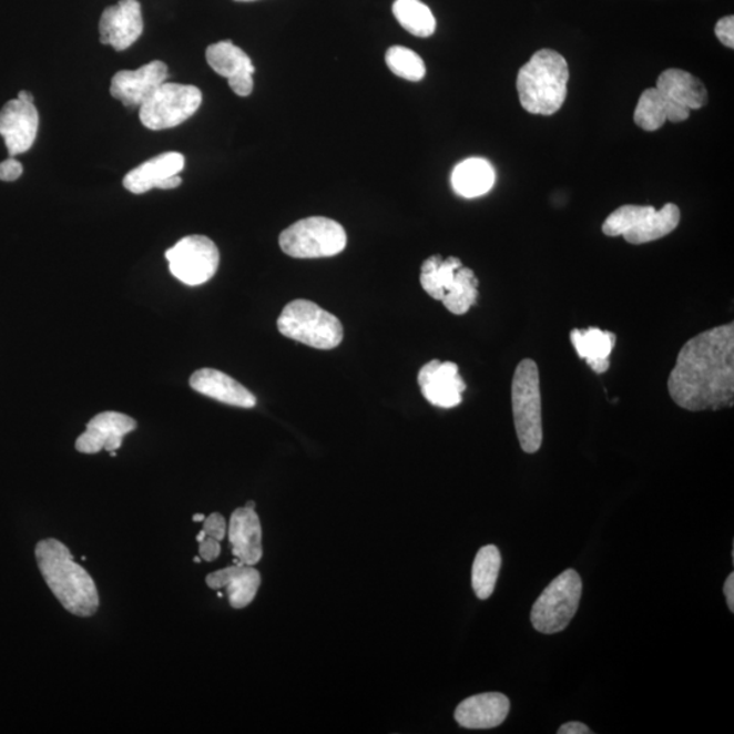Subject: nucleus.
Wrapping results in <instances>:
<instances>
[{"label":"nucleus","mask_w":734,"mask_h":734,"mask_svg":"<svg viewBox=\"0 0 734 734\" xmlns=\"http://www.w3.org/2000/svg\"><path fill=\"white\" fill-rule=\"evenodd\" d=\"M511 406L521 449L529 455L537 453L543 442V418L540 373L533 359H523L517 366L511 383Z\"/></svg>","instance_id":"39448f33"},{"label":"nucleus","mask_w":734,"mask_h":734,"mask_svg":"<svg viewBox=\"0 0 734 734\" xmlns=\"http://www.w3.org/2000/svg\"><path fill=\"white\" fill-rule=\"evenodd\" d=\"M23 167L20 161H17L14 156H10L9 160L0 162V180L2 182H16V180L21 177Z\"/></svg>","instance_id":"2f4dec72"},{"label":"nucleus","mask_w":734,"mask_h":734,"mask_svg":"<svg viewBox=\"0 0 734 734\" xmlns=\"http://www.w3.org/2000/svg\"><path fill=\"white\" fill-rule=\"evenodd\" d=\"M206 538H207V533L202 531L201 533L197 534L196 540L198 541V543H201V541H203Z\"/></svg>","instance_id":"58836bf2"},{"label":"nucleus","mask_w":734,"mask_h":734,"mask_svg":"<svg viewBox=\"0 0 734 734\" xmlns=\"http://www.w3.org/2000/svg\"><path fill=\"white\" fill-rule=\"evenodd\" d=\"M510 710L508 696L487 692L468 697L456 708L455 718L467 730H492L503 724Z\"/></svg>","instance_id":"a211bd4d"},{"label":"nucleus","mask_w":734,"mask_h":734,"mask_svg":"<svg viewBox=\"0 0 734 734\" xmlns=\"http://www.w3.org/2000/svg\"><path fill=\"white\" fill-rule=\"evenodd\" d=\"M245 507H246V508H249V509H255V508H256V503H255L254 501H249L248 503L245 504Z\"/></svg>","instance_id":"ea45409f"},{"label":"nucleus","mask_w":734,"mask_h":734,"mask_svg":"<svg viewBox=\"0 0 734 734\" xmlns=\"http://www.w3.org/2000/svg\"><path fill=\"white\" fill-rule=\"evenodd\" d=\"M689 108L666 99L657 88L645 90L638 101L634 122L645 131H657L666 122L682 123L690 118Z\"/></svg>","instance_id":"4be33fe9"},{"label":"nucleus","mask_w":734,"mask_h":734,"mask_svg":"<svg viewBox=\"0 0 734 734\" xmlns=\"http://www.w3.org/2000/svg\"><path fill=\"white\" fill-rule=\"evenodd\" d=\"M18 100L28 102V104H33L34 101L33 95L29 92H20V94H18Z\"/></svg>","instance_id":"e433bc0d"},{"label":"nucleus","mask_w":734,"mask_h":734,"mask_svg":"<svg viewBox=\"0 0 734 734\" xmlns=\"http://www.w3.org/2000/svg\"><path fill=\"white\" fill-rule=\"evenodd\" d=\"M228 86H231L233 92L239 95V98H248L252 90H254V75L243 74L232 78V80H228Z\"/></svg>","instance_id":"473e14b6"},{"label":"nucleus","mask_w":734,"mask_h":734,"mask_svg":"<svg viewBox=\"0 0 734 734\" xmlns=\"http://www.w3.org/2000/svg\"><path fill=\"white\" fill-rule=\"evenodd\" d=\"M194 562H195V563H201V562H202V558H201V557H196V558L194 559Z\"/></svg>","instance_id":"a19ab883"},{"label":"nucleus","mask_w":734,"mask_h":734,"mask_svg":"<svg viewBox=\"0 0 734 734\" xmlns=\"http://www.w3.org/2000/svg\"><path fill=\"white\" fill-rule=\"evenodd\" d=\"M420 285L431 298L441 300L453 315H466L477 304L479 281L460 258L435 255L420 268Z\"/></svg>","instance_id":"20e7f679"},{"label":"nucleus","mask_w":734,"mask_h":734,"mask_svg":"<svg viewBox=\"0 0 734 734\" xmlns=\"http://www.w3.org/2000/svg\"><path fill=\"white\" fill-rule=\"evenodd\" d=\"M233 555L241 562L255 565L263 557L262 523L255 509L239 508L233 511L228 526Z\"/></svg>","instance_id":"aec40b11"},{"label":"nucleus","mask_w":734,"mask_h":734,"mask_svg":"<svg viewBox=\"0 0 734 734\" xmlns=\"http://www.w3.org/2000/svg\"><path fill=\"white\" fill-rule=\"evenodd\" d=\"M201 90L192 85L165 82L140 108L144 128L161 131L177 128L201 108Z\"/></svg>","instance_id":"9d476101"},{"label":"nucleus","mask_w":734,"mask_h":734,"mask_svg":"<svg viewBox=\"0 0 734 734\" xmlns=\"http://www.w3.org/2000/svg\"><path fill=\"white\" fill-rule=\"evenodd\" d=\"M198 553H201V558L203 561L206 562H213L215 561L216 558L220 557L221 553V544L220 541L207 537L203 541H201V546H198Z\"/></svg>","instance_id":"72a5a7b5"},{"label":"nucleus","mask_w":734,"mask_h":734,"mask_svg":"<svg viewBox=\"0 0 734 734\" xmlns=\"http://www.w3.org/2000/svg\"><path fill=\"white\" fill-rule=\"evenodd\" d=\"M166 261L174 278L184 285L198 286L216 274L220 251L206 236H188L166 251Z\"/></svg>","instance_id":"9b49d317"},{"label":"nucleus","mask_w":734,"mask_h":734,"mask_svg":"<svg viewBox=\"0 0 734 734\" xmlns=\"http://www.w3.org/2000/svg\"><path fill=\"white\" fill-rule=\"evenodd\" d=\"M192 520H194L195 522H203L204 520H206V516H204V514H195V516H194V519H192Z\"/></svg>","instance_id":"4c0bfd02"},{"label":"nucleus","mask_w":734,"mask_h":734,"mask_svg":"<svg viewBox=\"0 0 734 734\" xmlns=\"http://www.w3.org/2000/svg\"><path fill=\"white\" fill-rule=\"evenodd\" d=\"M582 581L575 570H565L541 593L532 606L531 621L543 634L561 633L579 610Z\"/></svg>","instance_id":"1a4fd4ad"},{"label":"nucleus","mask_w":734,"mask_h":734,"mask_svg":"<svg viewBox=\"0 0 734 734\" xmlns=\"http://www.w3.org/2000/svg\"><path fill=\"white\" fill-rule=\"evenodd\" d=\"M278 329L286 338L318 350H333L345 335L338 317L308 299L288 303L278 318Z\"/></svg>","instance_id":"423d86ee"},{"label":"nucleus","mask_w":734,"mask_h":734,"mask_svg":"<svg viewBox=\"0 0 734 734\" xmlns=\"http://www.w3.org/2000/svg\"><path fill=\"white\" fill-rule=\"evenodd\" d=\"M661 93L676 104L692 110H701L708 102L705 85L689 71L670 69L659 77L657 86Z\"/></svg>","instance_id":"5701e85b"},{"label":"nucleus","mask_w":734,"mask_h":734,"mask_svg":"<svg viewBox=\"0 0 734 734\" xmlns=\"http://www.w3.org/2000/svg\"><path fill=\"white\" fill-rule=\"evenodd\" d=\"M167 65L160 60L143 65L137 70H122L112 78L111 94L113 99L130 108H141L143 102L167 80Z\"/></svg>","instance_id":"dca6fc26"},{"label":"nucleus","mask_w":734,"mask_h":734,"mask_svg":"<svg viewBox=\"0 0 734 734\" xmlns=\"http://www.w3.org/2000/svg\"><path fill=\"white\" fill-rule=\"evenodd\" d=\"M385 62L395 75L410 82L422 81L426 75V65L424 59L417 52L408 50L406 47L396 45L389 48Z\"/></svg>","instance_id":"c85d7f7f"},{"label":"nucleus","mask_w":734,"mask_h":734,"mask_svg":"<svg viewBox=\"0 0 734 734\" xmlns=\"http://www.w3.org/2000/svg\"><path fill=\"white\" fill-rule=\"evenodd\" d=\"M501 564V552L496 546H486L477 553L472 565V588L480 600L490 599L495 593Z\"/></svg>","instance_id":"bb28decb"},{"label":"nucleus","mask_w":734,"mask_h":734,"mask_svg":"<svg viewBox=\"0 0 734 734\" xmlns=\"http://www.w3.org/2000/svg\"><path fill=\"white\" fill-rule=\"evenodd\" d=\"M206 59L210 68L216 74L227 78V81L243 74L254 75L256 71L251 58L228 40L210 45L206 51Z\"/></svg>","instance_id":"a878e982"},{"label":"nucleus","mask_w":734,"mask_h":734,"mask_svg":"<svg viewBox=\"0 0 734 734\" xmlns=\"http://www.w3.org/2000/svg\"><path fill=\"white\" fill-rule=\"evenodd\" d=\"M135 419L129 415L106 411L95 415L86 426V431L78 437L75 449L80 453L95 455L101 450L116 452L123 438L136 429Z\"/></svg>","instance_id":"4468645a"},{"label":"nucleus","mask_w":734,"mask_h":734,"mask_svg":"<svg viewBox=\"0 0 734 734\" xmlns=\"http://www.w3.org/2000/svg\"><path fill=\"white\" fill-rule=\"evenodd\" d=\"M680 216V208L673 203L665 204L659 212L652 206L625 204L608 216L603 233L608 237L623 236L633 245L652 243L675 231Z\"/></svg>","instance_id":"0eeeda50"},{"label":"nucleus","mask_w":734,"mask_h":734,"mask_svg":"<svg viewBox=\"0 0 734 734\" xmlns=\"http://www.w3.org/2000/svg\"><path fill=\"white\" fill-rule=\"evenodd\" d=\"M672 400L684 410L718 411L734 399V325H720L691 338L667 378Z\"/></svg>","instance_id":"f257e3e1"},{"label":"nucleus","mask_w":734,"mask_h":734,"mask_svg":"<svg viewBox=\"0 0 734 734\" xmlns=\"http://www.w3.org/2000/svg\"><path fill=\"white\" fill-rule=\"evenodd\" d=\"M236 2H254V0H236Z\"/></svg>","instance_id":"79ce46f5"},{"label":"nucleus","mask_w":734,"mask_h":734,"mask_svg":"<svg viewBox=\"0 0 734 734\" xmlns=\"http://www.w3.org/2000/svg\"><path fill=\"white\" fill-rule=\"evenodd\" d=\"M496 183L495 167L483 159H468L455 167L452 186L457 195L478 197L486 195Z\"/></svg>","instance_id":"393cba45"},{"label":"nucleus","mask_w":734,"mask_h":734,"mask_svg":"<svg viewBox=\"0 0 734 734\" xmlns=\"http://www.w3.org/2000/svg\"><path fill=\"white\" fill-rule=\"evenodd\" d=\"M143 33L141 3L120 0L104 10L100 20V40L116 51L128 50Z\"/></svg>","instance_id":"ddd939ff"},{"label":"nucleus","mask_w":734,"mask_h":734,"mask_svg":"<svg viewBox=\"0 0 734 734\" xmlns=\"http://www.w3.org/2000/svg\"><path fill=\"white\" fill-rule=\"evenodd\" d=\"M191 388L225 405L254 408L256 397L231 376L215 369H201L190 378Z\"/></svg>","instance_id":"412c9836"},{"label":"nucleus","mask_w":734,"mask_h":734,"mask_svg":"<svg viewBox=\"0 0 734 734\" xmlns=\"http://www.w3.org/2000/svg\"><path fill=\"white\" fill-rule=\"evenodd\" d=\"M559 734H591L592 731L582 722H569L561 726V730L558 731Z\"/></svg>","instance_id":"f704fd0d"},{"label":"nucleus","mask_w":734,"mask_h":734,"mask_svg":"<svg viewBox=\"0 0 734 734\" xmlns=\"http://www.w3.org/2000/svg\"><path fill=\"white\" fill-rule=\"evenodd\" d=\"M393 10L397 22L408 33L422 39L435 34L437 28L436 17L420 0H396Z\"/></svg>","instance_id":"cd10ccee"},{"label":"nucleus","mask_w":734,"mask_h":734,"mask_svg":"<svg viewBox=\"0 0 734 734\" xmlns=\"http://www.w3.org/2000/svg\"><path fill=\"white\" fill-rule=\"evenodd\" d=\"M715 35H717L721 43L724 44L725 47L727 48L734 47L733 16H726L724 18H721V20L717 22V26H715Z\"/></svg>","instance_id":"7c9ffc66"},{"label":"nucleus","mask_w":734,"mask_h":734,"mask_svg":"<svg viewBox=\"0 0 734 734\" xmlns=\"http://www.w3.org/2000/svg\"><path fill=\"white\" fill-rule=\"evenodd\" d=\"M39 112L34 104L11 100L0 111V135L10 156L27 153L39 131Z\"/></svg>","instance_id":"f3484780"},{"label":"nucleus","mask_w":734,"mask_h":734,"mask_svg":"<svg viewBox=\"0 0 734 734\" xmlns=\"http://www.w3.org/2000/svg\"><path fill=\"white\" fill-rule=\"evenodd\" d=\"M570 339L577 354L587 360L593 371L601 375L610 369V355L616 343L615 334L599 328L574 329L571 330Z\"/></svg>","instance_id":"b1692460"},{"label":"nucleus","mask_w":734,"mask_h":734,"mask_svg":"<svg viewBox=\"0 0 734 734\" xmlns=\"http://www.w3.org/2000/svg\"><path fill=\"white\" fill-rule=\"evenodd\" d=\"M207 587L214 591L225 589L228 603L236 610L248 606L261 588L262 577L248 564H234L231 568L214 571L206 579Z\"/></svg>","instance_id":"6ab92c4d"},{"label":"nucleus","mask_w":734,"mask_h":734,"mask_svg":"<svg viewBox=\"0 0 734 734\" xmlns=\"http://www.w3.org/2000/svg\"><path fill=\"white\" fill-rule=\"evenodd\" d=\"M724 593L726 604L730 606L731 612H734V574H730L725 581Z\"/></svg>","instance_id":"c9c22d12"},{"label":"nucleus","mask_w":734,"mask_h":734,"mask_svg":"<svg viewBox=\"0 0 734 734\" xmlns=\"http://www.w3.org/2000/svg\"><path fill=\"white\" fill-rule=\"evenodd\" d=\"M185 165L184 155L180 153H164L136 166L123 180L124 188L131 194L142 195L153 188L174 190L182 185L179 176Z\"/></svg>","instance_id":"f8f14e48"},{"label":"nucleus","mask_w":734,"mask_h":734,"mask_svg":"<svg viewBox=\"0 0 734 734\" xmlns=\"http://www.w3.org/2000/svg\"><path fill=\"white\" fill-rule=\"evenodd\" d=\"M203 531L206 532L210 538H214L218 541L224 540L226 537V521L224 516L213 513L206 517V520L203 521Z\"/></svg>","instance_id":"c756f323"},{"label":"nucleus","mask_w":734,"mask_h":734,"mask_svg":"<svg viewBox=\"0 0 734 734\" xmlns=\"http://www.w3.org/2000/svg\"><path fill=\"white\" fill-rule=\"evenodd\" d=\"M279 245L296 258H320L339 255L347 245L345 227L325 216H310L283 231Z\"/></svg>","instance_id":"6e6552de"},{"label":"nucleus","mask_w":734,"mask_h":734,"mask_svg":"<svg viewBox=\"0 0 734 734\" xmlns=\"http://www.w3.org/2000/svg\"><path fill=\"white\" fill-rule=\"evenodd\" d=\"M418 384L426 400L432 406L453 408L462 400L467 389L465 380L459 375V366L453 363L430 360L419 370Z\"/></svg>","instance_id":"2eb2a0df"},{"label":"nucleus","mask_w":734,"mask_h":734,"mask_svg":"<svg viewBox=\"0 0 734 734\" xmlns=\"http://www.w3.org/2000/svg\"><path fill=\"white\" fill-rule=\"evenodd\" d=\"M35 561L48 588L65 611L81 618L95 615L100 606L98 588L88 571L74 562L62 541L41 540L35 546Z\"/></svg>","instance_id":"f03ea898"},{"label":"nucleus","mask_w":734,"mask_h":734,"mask_svg":"<svg viewBox=\"0 0 734 734\" xmlns=\"http://www.w3.org/2000/svg\"><path fill=\"white\" fill-rule=\"evenodd\" d=\"M569 64L552 50H540L517 77L521 106L529 113L551 116L568 98Z\"/></svg>","instance_id":"7ed1b4c3"}]
</instances>
